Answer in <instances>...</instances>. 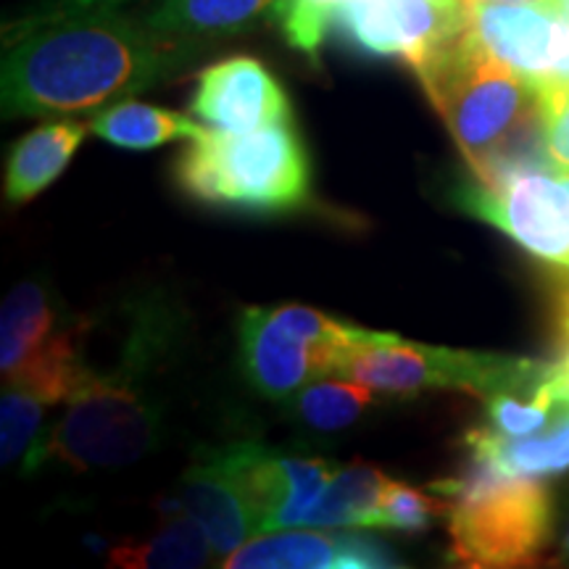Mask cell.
Returning <instances> with one entry per match:
<instances>
[{
	"mask_svg": "<svg viewBox=\"0 0 569 569\" xmlns=\"http://www.w3.org/2000/svg\"><path fill=\"white\" fill-rule=\"evenodd\" d=\"M559 174H561V172H559ZM561 180H565L567 188H569V174H561Z\"/></svg>",
	"mask_w": 569,
	"mask_h": 569,
	"instance_id": "32",
	"label": "cell"
},
{
	"mask_svg": "<svg viewBox=\"0 0 569 569\" xmlns=\"http://www.w3.org/2000/svg\"><path fill=\"white\" fill-rule=\"evenodd\" d=\"M51 403L30 388L6 386L0 401V453L3 465L11 467L24 459L27 469L32 467V457L40 446V427L46 409Z\"/></svg>",
	"mask_w": 569,
	"mask_h": 569,
	"instance_id": "22",
	"label": "cell"
},
{
	"mask_svg": "<svg viewBox=\"0 0 569 569\" xmlns=\"http://www.w3.org/2000/svg\"><path fill=\"white\" fill-rule=\"evenodd\" d=\"M196 51L113 3L69 0L6 27V117L101 111L167 80Z\"/></svg>",
	"mask_w": 569,
	"mask_h": 569,
	"instance_id": "1",
	"label": "cell"
},
{
	"mask_svg": "<svg viewBox=\"0 0 569 569\" xmlns=\"http://www.w3.org/2000/svg\"><path fill=\"white\" fill-rule=\"evenodd\" d=\"M365 528H306L272 530L246 540L222 561L227 569H367L396 567L380 540L361 532Z\"/></svg>",
	"mask_w": 569,
	"mask_h": 569,
	"instance_id": "14",
	"label": "cell"
},
{
	"mask_svg": "<svg viewBox=\"0 0 569 569\" xmlns=\"http://www.w3.org/2000/svg\"><path fill=\"white\" fill-rule=\"evenodd\" d=\"M282 501V453L240 440L206 448L182 478L180 496L163 501V509L196 519L209 536L213 557L227 559L248 538L272 530Z\"/></svg>",
	"mask_w": 569,
	"mask_h": 569,
	"instance_id": "7",
	"label": "cell"
},
{
	"mask_svg": "<svg viewBox=\"0 0 569 569\" xmlns=\"http://www.w3.org/2000/svg\"><path fill=\"white\" fill-rule=\"evenodd\" d=\"M351 336L353 325L309 306H253L240 317L243 375L261 396L282 401L309 382L336 375Z\"/></svg>",
	"mask_w": 569,
	"mask_h": 569,
	"instance_id": "8",
	"label": "cell"
},
{
	"mask_svg": "<svg viewBox=\"0 0 569 569\" xmlns=\"http://www.w3.org/2000/svg\"><path fill=\"white\" fill-rule=\"evenodd\" d=\"M549 390L540 386L532 393H496L486 398L488 427L501 436H532L553 422L565 409Z\"/></svg>",
	"mask_w": 569,
	"mask_h": 569,
	"instance_id": "23",
	"label": "cell"
},
{
	"mask_svg": "<svg viewBox=\"0 0 569 569\" xmlns=\"http://www.w3.org/2000/svg\"><path fill=\"white\" fill-rule=\"evenodd\" d=\"M453 201L538 261L569 272V188L553 167H525L496 182L461 184Z\"/></svg>",
	"mask_w": 569,
	"mask_h": 569,
	"instance_id": "10",
	"label": "cell"
},
{
	"mask_svg": "<svg viewBox=\"0 0 569 569\" xmlns=\"http://www.w3.org/2000/svg\"><path fill=\"white\" fill-rule=\"evenodd\" d=\"M336 27L361 53L415 67L467 30V0H346Z\"/></svg>",
	"mask_w": 569,
	"mask_h": 569,
	"instance_id": "12",
	"label": "cell"
},
{
	"mask_svg": "<svg viewBox=\"0 0 569 569\" xmlns=\"http://www.w3.org/2000/svg\"><path fill=\"white\" fill-rule=\"evenodd\" d=\"M88 130L90 124L74 122V119H56L13 142L6 159V201L21 206L59 180L74 153L80 151Z\"/></svg>",
	"mask_w": 569,
	"mask_h": 569,
	"instance_id": "17",
	"label": "cell"
},
{
	"mask_svg": "<svg viewBox=\"0 0 569 569\" xmlns=\"http://www.w3.org/2000/svg\"><path fill=\"white\" fill-rule=\"evenodd\" d=\"M388 475L367 461H351L338 469L336 478L327 482L322 496L306 515L303 528H375L380 522L382 490Z\"/></svg>",
	"mask_w": 569,
	"mask_h": 569,
	"instance_id": "18",
	"label": "cell"
},
{
	"mask_svg": "<svg viewBox=\"0 0 569 569\" xmlns=\"http://www.w3.org/2000/svg\"><path fill=\"white\" fill-rule=\"evenodd\" d=\"M565 557L569 559V532H567V540H565Z\"/></svg>",
	"mask_w": 569,
	"mask_h": 569,
	"instance_id": "31",
	"label": "cell"
},
{
	"mask_svg": "<svg viewBox=\"0 0 569 569\" xmlns=\"http://www.w3.org/2000/svg\"><path fill=\"white\" fill-rule=\"evenodd\" d=\"M559 330L561 338H569V277L559 290Z\"/></svg>",
	"mask_w": 569,
	"mask_h": 569,
	"instance_id": "28",
	"label": "cell"
},
{
	"mask_svg": "<svg viewBox=\"0 0 569 569\" xmlns=\"http://www.w3.org/2000/svg\"><path fill=\"white\" fill-rule=\"evenodd\" d=\"M193 117L224 132L293 122L288 92L259 59L232 56L206 67L190 101Z\"/></svg>",
	"mask_w": 569,
	"mask_h": 569,
	"instance_id": "13",
	"label": "cell"
},
{
	"mask_svg": "<svg viewBox=\"0 0 569 569\" xmlns=\"http://www.w3.org/2000/svg\"><path fill=\"white\" fill-rule=\"evenodd\" d=\"M446 501L451 559L478 569L530 567L553 532V503L540 478H509L472 459L465 475L432 482Z\"/></svg>",
	"mask_w": 569,
	"mask_h": 569,
	"instance_id": "4",
	"label": "cell"
},
{
	"mask_svg": "<svg viewBox=\"0 0 569 569\" xmlns=\"http://www.w3.org/2000/svg\"><path fill=\"white\" fill-rule=\"evenodd\" d=\"M553 3H557L561 11H567V13H569V0H553Z\"/></svg>",
	"mask_w": 569,
	"mask_h": 569,
	"instance_id": "29",
	"label": "cell"
},
{
	"mask_svg": "<svg viewBox=\"0 0 569 569\" xmlns=\"http://www.w3.org/2000/svg\"><path fill=\"white\" fill-rule=\"evenodd\" d=\"M490 3H528V0H490Z\"/></svg>",
	"mask_w": 569,
	"mask_h": 569,
	"instance_id": "30",
	"label": "cell"
},
{
	"mask_svg": "<svg viewBox=\"0 0 569 569\" xmlns=\"http://www.w3.org/2000/svg\"><path fill=\"white\" fill-rule=\"evenodd\" d=\"M88 327L61 322L46 284L21 282L0 315V369L6 386L30 388L51 407L67 403L90 367L84 365Z\"/></svg>",
	"mask_w": 569,
	"mask_h": 569,
	"instance_id": "9",
	"label": "cell"
},
{
	"mask_svg": "<svg viewBox=\"0 0 569 569\" xmlns=\"http://www.w3.org/2000/svg\"><path fill=\"white\" fill-rule=\"evenodd\" d=\"M90 132H96L111 146L127 148V151H151L167 142H190L201 138L206 127L172 109H161V106L119 101L96 113Z\"/></svg>",
	"mask_w": 569,
	"mask_h": 569,
	"instance_id": "19",
	"label": "cell"
},
{
	"mask_svg": "<svg viewBox=\"0 0 569 569\" xmlns=\"http://www.w3.org/2000/svg\"><path fill=\"white\" fill-rule=\"evenodd\" d=\"M543 388L557 398L559 403H567L569 407V338H565V348H561V356L553 361L549 380L543 382Z\"/></svg>",
	"mask_w": 569,
	"mask_h": 569,
	"instance_id": "27",
	"label": "cell"
},
{
	"mask_svg": "<svg viewBox=\"0 0 569 569\" xmlns=\"http://www.w3.org/2000/svg\"><path fill=\"white\" fill-rule=\"evenodd\" d=\"M469 459L486 461L509 478H553L569 472V407L532 436H501L490 427L469 430Z\"/></svg>",
	"mask_w": 569,
	"mask_h": 569,
	"instance_id": "16",
	"label": "cell"
},
{
	"mask_svg": "<svg viewBox=\"0 0 569 569\" xmlns=\"http://www.w3.org/2000/svg\"><path fill=\"white\" fill-rule=\"evenodd\" d=\"M213 557L201 525L188 515L177 517L167 528H161L156 536L138 540V543H124L111 551V565L127 569H188L201 567Z\"/></svg>",
	"mask_w": 569,
	"mask_h": 569,
	"instance_id": "20",
	"label": "cell"
},
{
	"mask_svg": "<svg viewBox=\"0 0 569 569\" xmlns=\"http://www.w3.org/2000/svg\"><path fill=\"white\" fill-rule=\"evenodd\" d=\"M346 0H280L277 6V27L290 48L317 61L322 42L336 27V13Z\"/></svg>",
	"mask_w": 569,
	"mask_h": 569,
	"instance_id": "24",
	"label": "cell"
},
{
	"mask_svg": "<svg viewBox=\"0 0 569 569\" xmlns=\"http://www.w3.org/2000/svg\"><path fill=\"white\" fill-rule=\"evenodd\" d=\"M440 515H446V501L436 490H419L407 486V482L388 480L386 490H382L377 530L425 532Z\"/></svg>",
	"mask_w": 569,
	"mask_h": 569,
	"instance_id": "25",
	"label": "cell"
},
{
	"mask_svg": "<svg viewBox=\"0 0 569 569\" xmlns=\"http://www.w3.org/2000/svg\"><path fill=\"white\" fill-rule=\"evenodd\" d=\"M375 390L353 380H317L298 390L290 415L315 432H340L372 407Z\"/></svg>",
	"mask_w": 569,
	"mask_h": 569,
	"instance_id": "21",
	"label": "cell"
},
{
	"mask_svg": "<svg viewBox=\"0 0 569 569\" xmlns=\"http://www.w3.org/2000/svg\"><path fill=\"white\" fill-rule=\"evenodd\" d=\"M551 367L553 361L528 356L425 346L393 332H375L353 325L351 343L340 356L336 377L388 396L465 390L486 401L496 393H532L549 380Z\"/></svg>",
	"mask_w": 569,
	"mask_h": 569,
	"instance_id": "5",
	"label": "cell"
},
{
	"mask_svg": "<svg viewBox=\"0 0 569 569\" xmlns=\"http://www.w3.org/2000/svg\"><path fill=\"white\" fill-rule=\"evenodd\" d=\"M280 0H159L142 17L161 40L198 51L203 42L243 34L277 17Z\"/></svg>",
	"mask_w": 569,
	"mask_h": 569,
	"instance_id": "15",
	"label": "cell"
},
{
	"mask_svg": "<svg viewBox=\"0 0 569 569\" xmlns=\"http://www.w3.org/2000/svg\"><path fill=\"white\" fill-rule=\"evenodd\" d=\"M411 69L475 180L496 182L525 167H553L536 88L496 61L467 30Z\"/></svg>",
	"mask_w": 569,
	"mask_h": 569,
	"instance_id": "2",
	"label": "cell"
},
{
	"mask_svg": "<svg viewBox=\"0 0 569 569\" xmlns=\"http://www.w3.org/2000/svg\"><path fill=\"white\" fill-rule=\"evenodd\" d=\"M130 367L96 372L67 398V409L40 438L32 467L61 461L77 472L124 467L151 453L161 438V409Z\"/></svg>",
	"mask_w": 569,
	"mask_h": 569,
	"instance_id": "6",
	"label": "cell"
},
{
	"mask_svg": "<svg viewBox=\"0 0 569 569\" xmlns=\"http://www.w3.org/2000/svg\"><path fill=\"white\" fill-rule=\"evenodd\" d=\"M182 193L217 209L284 213L309 201V156L293 122L253 132L206 127L177 159Z\"/></svg>",
	"mask_w": 569,
	"mask_h": 569,
	"instance_id": "3",
	"label": "cell"
},
{
	"mask_svg": "<svg viewBox=\"0 0 569 569\" xmlns=\"http://www.w3.org/2000/svg\"><path fill=\"white\" fill-rule=\"evenodd\" d=\"M467 32L536 90L569 82V13L553 0H467Z\"/></svg>",
	"mask_w": 569,
	"mask_h": 569,
	"instance_id": "11",
	"label": "cell"
},
{
	"mask_svg": "<svg viewBox=\"0 0 569 569\" xmlns=\"http://www.w3.org/2000/svg\"><path fill=\"white\" fill-rule=\"evenodd\" d=\"M543 117V142L553 169L569 174V82L536 90Z\"/></svg>",
	"mask_w": 569,
	"mask_h": 569,
	"instance_id": "26",
	"label": "cell"
}]
</instances>
